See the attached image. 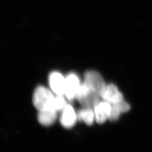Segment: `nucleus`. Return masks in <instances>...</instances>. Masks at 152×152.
Returning <instances> with one entry per match:
<instances>
[{"mask_svg": "<svg viewBox=\"0 0 152 152\" xmlns=\"http://www.w3.org/2000/svg\"><path fill=\"white\" fill-rule=\"evenodd\" d=\"M77 120L83 121L86 124L91 126L95 120L94 112L91 108L85 107V108L80 110L77 114Z\"/></svg>", "mask_w": 152, "mask_h": 152, "instance_id": "obj_11", "label": "nucleus"}, {"mask_svg": "<svg viewBox=\"0 0 152 152\" xmlns=\"http://www.w3.org/2000/svg\"><path fill=\"white\" fill-rule=\"evenodd\" d=\"M111 106V112L109 120L112 121L118 120L121 113L129 111L130 108L129 103L124 101L117 104H112Z\"/></svg>", "mask_w": 152, "mask_h": 152, "instance_id": "obj_10", "label": "nucleus"}, {"mask_svg": "<svg viewBox=\"0 0 152 152\" xmlns=\"http://www.w3.org/2000/svg\"><path fill=\"white\" fill-rule=\"evenodd\" d=\"M50 86L53 91L57 95L65 94V79L58 72H53L49 77Z\"/></svg>", "mask_w": 152, "mask_h": 152, "instance_id": "obj_8", "label": "nucleus"}, {"mask_svg": "<svg viewBox=\"0 0 152 152\" xmlns=\"http://www.w3.org/2000/svg\"><path fill=\"white\" fill-rule=\"evenodd\" d=\"M80 86L79 79L74 74H71L67 77L65 79V94L68 99H73L77 97Z\"/></svg>", "mask_w": 152, "mask_h": 152, "instance_id": "obj_5", "label": "nucleus"}, {"mask_svg": "<svg viewBox=\"0 0 152 152\" xmlns=\"http://www.w3.org/2000/svg\"><path fill=\"white\" fill-rule=\"evenodd\" d=\"M84 83L100 95L105 86L102 76L97 72L93 71H88L86 73Z\"/></svg>", "mask_w": 152, "mask_h": 152, "instance_id": "obj_3", "label": "nucleus"}, {"mask_svg": "<svg viewBox=\"0 0 152 152\" xmlns=\"http://www.w3.org/2000/svg\"><path fill=\"white\" fill-rule=\"evenodd\" d=\"M56 118L57 111L53 109L39 111L38 113V121L44 126H51L55 123Z\"/></svg>", "mask_w": 152, "mask_h": 152, "instance_id": "obj_9", "label": "nucleus"}, {"mask_svg": "<svg viewBox=\"0 0 152 152\" xmlns=\"http://www.w3.org/2000/svg\"><path fill=\"white\" fill-rule=\"evenodd\" d=\"M77 120V114H76L73 107L70 105H67L62 111L60 117V123L62 126L66 129H71L76 124Z\"/></svg>", "mask_w": 152, "mask_h": 152, "instance_id": "obj_7", "label": "nucleus"}, {"mask_svg": "<svg viewBox=\"0 0 152 152\" xmlns=\"http://www.w3.org/2000/svg\"><path fill=\"white\" fill-rule=\"evenodd\" d=\"M67 105L66 101L62 95H57L55 97L54 101V109L56 111H62Z\"/></svg>", "mask_w": 152, "mask_h": 152, "instance_id": "obj_12", "label": "nucleus"}, {"mask_svg": "<svg viewBox=\"0 0 152 152\" xmlns=\"http://www.w3.org/2000/svg\"><path fill=\"white\" fill-rule=\"evenodd\" d=\"M54 99L55 97L50 91L44 86H39L34 91L33 102L34 106L39 111L54 110Z\"/></svg>", "mask_w": 152, "mask_h": 152, "instance_id": "obj_1", "label": "nucleus"}, {"mask_svg": "<svg viewBox=\"0 0 152 152\" xmlns=\"http://www.w3.org/2000/svg\"><path fill=\"white\" fill-rule=\"evenodd\" d=\"M95 121L101 124L109 119L111 112V104L106 101L99 102L94 106Z\"/></svg>", "mask_w": 152, "mask_h": 152, "instance_id": "obj_6", "label": "nucleus"}, {"mask_svg": "<svg viewBox=\"0 0 152 152\" xmlns=\"http://www.w3.org/2000/svg\"><path fill=\"white\" fill-rule=\"evenodd\" d=\"M101 95L83 83L80 86L77 92V99L84 107H94L99 101Z\"/></svg>", "mask_w": 152, "mask_h": 152, "instance_id": "obj_2", "label": "nucleus"}, {"mask_svg": "<svg viewBox=\"0 0 152 152\" xmlns=\"http://www.w3.org/2000/svg\"><path fill=\"white\" fill-rule=\"evenodd\" d=\"M101 96L104 101L111 104H117L124 101V97L114 84L105 86L102 91Z\"/></svg>", "mask_w": 152, "mask_h": 152, "instance_id": "obj_4", "label": "nucleus"}]
</instances>
